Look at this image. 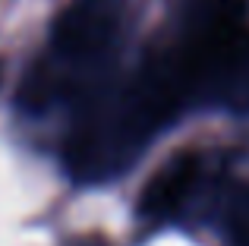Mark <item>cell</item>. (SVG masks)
<instances>
[{"label":"cell","mask_w":249,"mask_h":246,"mask_svg":"<svg viewBox=\"0 0 249 246\" xmlns=\"http://www.w3.org/2000/svg\"><path fill=\"white\" fill-rule=\"evenodd\" d=\"M199 171H202V155H196V152L174 155L145 183L142 199H139V215L148 218V221L174 218L186 205V199L193 196L196 183H199Z\"/></svg>","instance_id":"obj_2"},{"label":"cell","mask_w":249,"mask_h":246,"mask_svg":"<svg viewBox=\"0 0 249 246\" xmlns=\"http://www.w3.org/2000/svg\"><path fill=\"white\" fill-rule=\"evenodd\" d=\"M186 98L199 95L231 111H249V25L243 3L214 0L196 41L177 54Z\"/></svg>","instance_id":"obj_1"},{"label":"cell","mask_w":249,"mask_h":246,"mask_svg":"<svg viewBox=\"0 0 249 246\" xmlns=\"http://www.w3.org/2000/svg\"><path fill=\"white\" fill-rule=\"evenodd\" d=\"M110 32L114 25L98 6H70L54 22V51L63 60H89L107 48Z\"/></svg>","instance_id":"obj_3"}]
</instances>
